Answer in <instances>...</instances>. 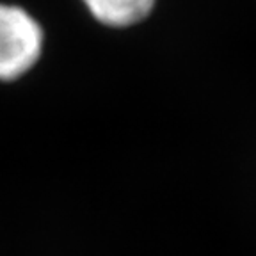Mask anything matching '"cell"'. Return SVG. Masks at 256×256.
<instances>
[{
  "label": "cell",
  "mask_w": 256,
  "mask_h": 256,
  "mask_svg": "<svg viewBox=\"0 0 256 256\" xmlns=\"http://www.w3.org/2000/svg\"><path fill=\"white\" fill-rule=\"evenodd\" d=\"M44 32L24 8L0 4V80L11 82L27 75L40 60Z\"/></svg>",
  "instance_id": "6da1fadb"
},
{
  "label": "cell",
  "mask_w": 256,
  "mask_h": 256,
  "mask_svg": "<svg viewBox=\"0 0 256 256\" xmlns=\"http://www.w3.org/2000/svg\"><path fill=\"white\" fill-rule=\"evenodd\" d=\"M94 20L107 27L126 28L152 14L156 0H82Z\"/></svg>",
  "instance_id": "7a4b0ae2"
}]
</instances>
